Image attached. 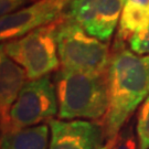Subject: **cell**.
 Here are the masks:
<instances>
[{
    "instance_id": "obj_1",
    "label": "cell",
    "mask_w": 149,
    "mask_h": 149,
    "mask_svg": "<svg viewBox=\"0 0 149 149\" xmlns=\"http://www.w3.org/2000/svg\"><path fill=\"white\" fill-rule=\"evenodd\" d=\"M108 107L100 124L111 141L149 95V54L139 55L116 39L106 71Z\"/></svg>"
},
{
    "instance_id": "obj_2",
    "label": "cell",
    "mask_w": 149,
    "mask_h": 149,
    "mask_svg": "<svg viewBox=\"0 0 149 149\" xmlns=\"http://www.w3.org/2000/svg\"><path fill=\"white\" fill-rule=\"evenodd\" d=\"M54 75L60 119L101 122L108 107L106 73L95 74L60 68Z\"/></svg>"
},
{
    "instance_id": "obj_3",
    "label": "cell",
    "mask_w": 149,
    "mask_h": 149,
    "mask_svg": "<svg viewBox=\"0 0 149 149\" xmlns=\"http://www.w3.org/2000/svg\"><path fill=\"white\" fill-rule=\"evenodd\" d=\"M60 68L80 72L106 73L112 49L91 36L66 13L61 17L55 33Z\"/></svg>"
},
{
    "instance_id": "obj_4",
    "label": "cell",
    "mask_w": 149,
    "mask_h": 149,
    "mask_svg": "<svg viewBox=\"0 0 149 149\" xmlns=\"http://www.w3.org/2000/svg\"><path fill=\"white\" fill-rule=\"evenodd\" d=\"M60 20L61 18L1 45L5 53L24 69L29 81L41 79L60 69L55 38Z\"/></svg>"
},
{
    "instance_id": "obj_5",
    "label": "cell",
    "mask_w": 149,
    "mask_h": 149,
    "mask_svg": "<svg viewBox=\"0 0 149 149\" xmlns=\"http://www.w3.org/2000/svg\"><path fill=\"white\" fill-rule=\"evenodd\" d=\"M59 113L55 87L49 75L28 81L12 105L8 123L1 134L40 125Z\"/></svg>"
},
{
    "instance_id": "obj_6",
    "label": "cell",
    "mask_w": 149,
    "mask_h": 149,
    "mask_svg": "<svg viewBox=\"0 0 149 149\" xmlns=\"http://www.w3.org/2000/svg\"><path fill=\"white\" fill-rule=\"evenodd\" d=\"M126 0H72L65 13L87 33L109 41L119 23Z\"/></svg>"
},
{
    "instance_id": "obj_7",
    "label": "cell",
    "mask_w": 149,
    "mask_h": 149,
    "mask_svg": "<svg viewBox=\"0 0 149 149\" xmlns=\"http://www.w3.org/2000/svg\"><path fill=\"white\" fill-rule=\"evenodd\" d=\"M72 0H37L28 7L1 17L0 38L9 41L28 32L56 21L63 16Z\"/></svg>"
},
{
    "instance_id": "obj_8",
    "label": "cell",
    "mask_w": 149,
    "mask_h": 149,
    "mask_svg": "<svg viewBox=\"0 0 149 149\" xmlns=\"http://www.w3.org/2000/svg\"><path fill=\"white\" fill-rule=\"evenodd\" d=\"M49 149H106L107 141L98 122L75 119L49 120Z\"/></svg>"
},
{
    "instance_id": "obj_9",
    "label": "cell",
    "mask_w": 149,
    "mask_h": 149,
    "mask_svg": "<svg viewBox=\"0 0 149 149\" xmlns=\"http://www.w3.org/2000/svg\"><path fill=\"white\" fill-rule=\"evenodd\" d=\"M0 55V115L2 129L8 123L11 107L29 80L24 69L11 60L2 49Z\"/></svg>"
},
{
    "instance_id": "obj_10",
    "label": "cell",
    "mask_w": 149,
    "mask_h": 149,
    "mask_svg": "<svg viewBox=\"0 0 149 149\" xmlns=\"http://www.w3.org/2000/svg\"><path fill=\"white\" fill-rule=\"evenodd\" d=\"M149 27V0H126L118 23L117 39L129 41Z\"/></svg>"
},
{
    "instance_id": "obj_11",
    "label": "cell",
    "mask_w": 149,
    "mask_h": 149,
    "mask_svg": "<svg viewBox=\"0 0 149 149\" xmlns=\"http://www.w3.org/2000/svg\"><path fill=\"white\" fill-rule=\"evenodd\" d=\"M48 124L1 134L0 149H48Z\"/></svg>"
},
{
    "instance_id": "obj_12",
    "label": "cell",
    "mask_w": 149,
    "mask_h": 149,
    "mask_svg": "<svg viewBox=\"0 0 149 149\" xmlns=\"http://www.w3.org/2000/svg\"><path fill=\"white\" fill-rule=\"evenodd\" d=\"M106 149H139L138 137L135 134L134 123L126 124L120 132L107 143Z\"/></svg>"
},
{
    "instance_id": "obj_13",
    "label": "cell",
    "mask_w": 149,
    "mask_h": 149,
    "mask_svg": "<svg viewBox=\"0 0 149 149\" xmlns=\"http://www.w3.org/2000/svg\"><path fill=\"white\" fill-rule=\"evenodd\" d=\"M136 132L139 149H149V95L139 107Z\"/></svg>"
},
{
    "instance_id": "obj_14",
    "label": "cell",
    "mask_w": 149,
    "mask_h": 149,
    "mask_svg": "<svg viewBox=\"0 0 149 149\" xmlns=\"http://www.w3.org/2000/svg\"><path fill=\"white\" fill-rule=\"evenodd\" d=\"M130 50L139 55L149 54V27L145 31L135 34L128 41Z\"/></svg>"
},
{
    "instance_id": "obj_15",
    "label": "cell",
    "mask_w": 149,
    "mask_h": 149,
    "mask_svg": "<svg viewBox=\"0 0 149 149\" xmlns=\"http://www.w3.org/2000/svg\"><path fill=\"white\" fill-rule=\"evenodd\" d=\"M28 0H0V13L1 17L10 15L23 6Z\"/></svg>"
},
{
    "instance_id": "obj_16",
    "label": "cell",
    "mask_w": 149,
    "mask_h": 149,
    "mask_svg": "<svg viewBox=\"0 0 149 149\" xmlns=\"http://www.w3.org/2000/svg\"><path fill=\"white\" fill-rule=\"evenodd\" d=\"M31 1H37V0H31Z\"/></svg>"
}]
</instances>
